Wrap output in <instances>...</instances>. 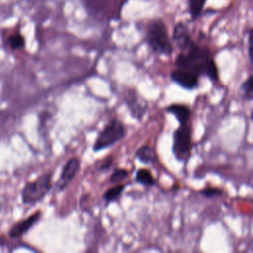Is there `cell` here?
<instances>
[{
    "mask_svg": "<svg viewBox=\"0 0 253 253\" xmlns=\"http://www.w3.org/2000/svg\"><path fill=\"white\" fill-rule=\"evenodd\" d=\"M207 0H187L189 15L192 21H196L204 10Z\"/></svg>",
    "mask_w": 253,
    "mask_h": 253,
    "instance_id": "obj_14",
    "label": "cell"
},
{
    "mask_svg": "<svg viewBox=\"0 0 253 253\" xmlns=\"http://www.w3.org/2000/svg\"><path fill=\"white\" fill-rule=\"evenodd\" d=\"M240 88L243 93V97L250 101L252 99V75H249V77L242 83Z\"/></svg>",
    "mask_w": 253,
    "mask_h": 253,
    "instance_id": "obj_18",
    "label": "cell"
},
{
    "mask_svg": "<svg viewBox=\"0 0 253 253\" xmlns=\"http://www.w3.org/2000/svg\"><path fill=\"white\" fill-rule=\"evenodd\" d=\"M9 44L10 46L13 48V49H17V48H21L24 46L25 44V41H24V38L19 35V34H16V35H13L9 38Z\"/></svg>",
    "mask_w": 253,
    "mask_h": 253,
    "instance_id": "obj_19",
    "label": "cell"
},
{
    "mask_svg": "<svg viewBox=\"0 0 253 253\" xmlns=\"http://www.w3.org/2000/svg\"><path fill=\"white\" fill-rule=\"evenodd\" d=\"M128 177V171L124 169V168H118L116 169L111 177H110V182L114 183V184H118L122 181H124L125 179H126Z\"/></svg>",
    "mask_w": 253,
    "mask_h": 253,
    "instance_id": "obj_17",
    "label": "cell"
},
{
    "mask_svg": "<svg viewBox=\"0 0 253 253\" xmlns=\"http://www.w3.org/2000/svg\"><path fill=\"white\" fill-rule=\"evenodd\" d=\"M51 188V173H45L26 184L22 191V199L26 205H34L41 201Z\"/></svg>",
    "mask_w": 253,
    "mask_h": 253,
    "instance_id": "obj_6",
    "label": "cell"
},
{
    "mask_svg": "<svg viewBox=\"0 0 253 253\" xmlns=\"http://www.w3.org/2000/svg\"><path fill=\"white\" fill-rule=\"evenodd\" d=\"M41 217V211H37L34 214H32L31 216H29L28 218L16 223L10 231V235L12 237H19L22 234H24L25 232H27Z\"/></svg>",
    "mask_w": 253,
    "mask_h": 253,
    "instance_id": "obj_11",
    "label": "cell"
},
{
    "mask_svg": "<svg viewBox=\"0 0 253 253\" xmlns=\"http://www.w3.org/2000/svg\"><path fill=\"white\" fill-rule=\"evenodd\" d=\"M200 194L202 196H204L205 198L211 199V198H214V197H219L222 194V190L218 189V188H206L200 191Z\"/></svg>",
    "mask_w": 253,
    "mask_h": 253,
    "instance_id": "obj_20",
    "label": "cell"
},
{
    "mask_svg": "<svg viewBox=\"0 0 253 253\" xmlns=\"http://www.w3.org/2000/svg\"><path fill=\"white\" fill-rule=\"evenodd\" d=\"M79 170H80V160L77 157L69 158L62 168V171L57 183L58 190L59 191L64 190L70 184V182L76 177Z\"/></svg>",
    "mask_w": 253,
    "mask_h": 253,
    "instance_id": "obj_7",
    "label": "cell"
},
{
    "mask_svg": "<svg viewBox=\"0 0 253 253\" xmlns=\"http://www.w3.org/2000/svg\"><path fill=\"white\" fill-rule=\"evenodd\" d=\"M112 164H113V156H109V157H107V158L103 161V163L99 166V170H100V171H106V170L110 169V167L112 166Z\"/></svg>",
    "mask_w": 253,
    "mask_h": 253,
    "instance_id": "obj_21",
    "label": "cell"
},
{
    "mask_svg": "<svg viewBox=\"0 0 253 253\" xmlns=\"http://www.w3.org/2000/svg\"><path fill=\"white\" fill-rule=\"evenodd\" d=\"M248 56L250 61L252 62V55H251V29L248 32Z\"/></svg>",
    "mask_w": 253,
    "mask_h": 253,
    "instance_id": "obj_22",
    "label": "cell"
},
{
    "mask_svg": "<svg viewBox=\"0 0 253 253\" xmlns=\"http://www.w3.org/2000/svg\"><path fill=\"white\" fill-rule=\"evenodd\" d=\"M175 67L207 75L211 81L218 79L217 66L211 57V52L207 46H201L195 41L186 48L180 50L174 61Z\"/></svg>",
    "mask_w": 253,
    "mask_h": 253,
    "instance_id": "obj_1",
    "label": "cell"
},
{
    "mask_svg": "<svg viewBox=\"0 0 253 253\" xmlns=\"http://www.w3.org/2000/svg\"><path fill=\"white\" fill-rule=\"evenodd\" d=\"M171 80L184 89L192 90L199 85V75L188 70L174 69L170 74Z\"/></svg>",
    "mask_w": 253,
    "mask_h": 253,
    "instance_id": "obj_8",
    "label": "cell"
},
{
    "mask_svg": "<svg viewBox=\"0 0 253 253\" xmlns=\"http://www.w3.org/2000/svg\"><path fill=\"white\" fill-rule=\"evenodd\" d=\"M135 181L144 186H152L155 184V179L151 172L145 168H141L136 171Z\"/></svg>",
    "mask_w": 253,
    "mask_h": 253,
    "instance_id": "obj_16",
    "label": "cell"
},
{
    "mask_svg": "<svg viewBox=\"0 0 253 253\" xmlns=\"http://www.w3.org/2000/svg\"><path fill=\"white\" fill-rule=\"evenodd\" d=\"M165 110L166 112L174 115L179 124L189 123L191 117V110L188 106L182 104H172L169 105Z\"/></svg>",
    "mask_w": 253,
    "mask_h": 253,
    "instance_id": "obj_12",
    "label": "cell"
},
{
    "mask_svg": "<svg viewBox=\"0 0 253 253\" xmlns=\"http://www.w3.org/2000/svg\"><path fill=\"white\" fill-rule=\"evenodd\" d=\"M126 188V184H120L118 183L117 185H115L114 187L109 188L103 195V199L107 202V203H111L116 201L124 192Z\"/></svg>",
    "mask_w": 253,
    "mask_h": 253,
    "instance_id": "obj_15",
    "label": "cell"
},
{
    "mask_svg": "<svg viewBox=\"0 0 253 253\" xmlns=\"http://www.w3.org/2000/svg\"><path fill=\"white\" fill-rule=\"evenodd\" d=\"M135 157L144 164H153L157 161L158 157L155 150L149 145H142L135 151Z\"/></svg>",
    "mask_w": 253,
    "mask_h": 253,
    "instance_id": "obj_13",
    "label": "cell"
},
{
    "mask_svg": "<svg viewBox=\"0 0 253 253\" xmlns=\"http://www.w3.org/2000/svg\"><path fill=\"white\" fill-rule=\"evenodd\" d=\"M81 4L92 20L109 24L120 21L123 9L128 0H80Z\"/></svg>",
    "mask_w": 253,
    "mask_h": 253,
    "instance_id": "obj_2",
    "label": "cell"
},
{
    "mask_svg": "<svg viewBox=\"0 0 253 253\" xmlns=\"http://www.w3.org/2000/svg\"><path fill=\"white\" fill-rule=\"evenodd\" d=\"M192 149V128L189 123L180 124L173 133L172 151L177 160L187 161Z\"/></svg>",
    "mask_w": 253,
    "mask_h": 253,
    "instance_id": "obj_5",
    "label": "cell"
},
{
    "mask_svg": "<svg viewBox=\"0 0 253 253\" xmlns=\"http://www.w3.org/2000/svg\"><path fill=\"white\" fill-rule=\"evenodd\" d=\"M171 40L172 42L179 48V50L186 48L194 42V40L191 37V33L188 26L181 21L177 22L174 25Z\"/></svg>",
    "mask_w": 253,
    "mask_h": 253,
    "instance_id": "obj_9",
    "label": "cell"
},
{
    "mask_svg": "<svg viewBox=\"0 0 253 253\" xmlns=\"http://www.w3.org/2000/svg\"><path fill=\"white\" fill-rule=\"evenodd\" d=\"M126 136L125 125L117 120H112L98 134L95 143L93 145V151L98 152L105 148H108Z\"/></svg>",
    "mask_w": 253,
    "mask_h": 253,
    "instance_id": "obj_4",
    "label": "cell"
},
{
    "mask_svg": "<svg viewBox=\"0 0 253 253\" xmlns=\"http://www.w3.org/2000/svg\"><path fill=\"white\" fill-rule=\"evenodd\" d=\"M145 42L152 51L159 55H171L173 42L168 28L160 18L150 20L145 27Z\"/></svg>",
    "mask_w": 253,
    "mask_h": 253,
    "instance_id": "obj_3",
    "label": "cell"
},
{
    "mask_svg": "<svg viewBox=\"0 0 253 253\" xmlns=\"http://www.w3.org/2000/svg\"><path fill=\"white\" fill-rule=\"evenodd\" d=\"M126 104L131 116L136 120H141L147 110L146 101L134 92L133 94L128 96V98L126 99Z\"/></svg>",
    "mask_w": 253,
    "mask_h": 253,
    "instance_id": "obj_10",
    "label": "cell"
}]
</instances>
